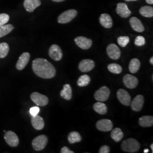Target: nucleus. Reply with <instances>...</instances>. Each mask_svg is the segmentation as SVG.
<instances>
[{
    "label": "nucleus",
    "instance_id": "f257e3e1",
    "mask_svg": "<svg viewBox=\"0 0 153 153\" xmlns=\"http://www.w3.org/2000/svg\"><path fill=\"white\" fill-rule=\"evenodd\" d=\"M33 71L40 78L44 79L52 78L56 76V69L50 62L42 58L36 59L33 61Z\"/></svg>",
    "mask_w": 153,
    "mask_h": 153
},
{
    "label": "nucleus",
    "instance_id": "f03ea898",
    "mask_svg": "<svg viewBox=\"0 0 153 153\" xmlns=\"http://www.w3.org/2000/svg\"><path fill=\"white\" fill-rule=\"evenodd\" d=\"M140 143L137 141L136 139L130 138L125 141H124L121 143V149L126 152L128 153H136L140 148Z\"/></svg>",
    "mask_w": 153,
    "mask_h": 153
},
{
    "label": "nucleus",
    "instance_id": "7ed1b4c3",
    "mask_svg": "<svg viewBox=\"0 0 153 153\" xmlns=\"http://www.w3.org/2000/svg\"><path fill=\"white\" fill-rule=\"evenodd\" d=\"M48 143V138L44 134L35 137L32 141V146L35 150L40 151L43 150Z\"/></svg>",
    "mask_w": 153,
    "mask_h": 153
},
{
    "label": "nucleus",
    "instance_id": "20e7f679",
    "mask_svg": "<svg viewBox=\"0 0 153 153\" xmlns=\"http://www.w3.org/2000/svg\"><path fill=\"white\" fill-rule=\"evenodd\" d=\"M77 15V11L74 9H69L63 12L58 17L57 21L59 23L65 24L71 21Z\"/></svg>",
    "mask_w": 153,
    "mask_h": 153
},
{
    "label": "nucleus",
    "instance_id": "39448f33",
    "mask_svg": "<svg viewBox=\"0 0 153 153\" xmlns=\"http://www.w3.org/2000/svg\"><path fill=\"white\" fill-rule=\"evenodd\" d=\"M30 98L35 104L39 106L47 105L49 102V99L47 96L38 92L32 93Z\"/></svg>",
    "mask_w": 153,
    "mask_h": 153
},
{
    "label": "nucleus",
    "instance_id": "423d86ee",
    "mask_svg": "<svg viewBox=\"0 0 153 153\" xmlns=\"http://www.w3.org/2000/svg\"><path fill=\"white\" fill-rule=\"evenodd\" d=\"M110 95L109 88L103 86L96 91L94 94V98L99 102H104L108 100Z\"/></svg>",
    "mask_w": 153,
    "mask_h": 153
},
{
    "label": "nucleus",
    "instance_id": "0eeeda50",
    "mask_svg": "<svg viewBox=\"0 0 153 153\" xmlns=\"http://www.w3.org/2000/svg\"><path fill=\"white\" fill-rule=\"evenodd\" d=\"M117 97L121 104L129 106L131 103V97L129 94L124 89H119L117 92Z\"/></svg>",
    "mask_w": 153,
    "mask_h": 153
},
{
    "label": "nucleus",
    "instance_id": "6e6552de",
    "mask_svg": "<svg viewBox=\"0 0 153 153\" xmlns=\"http://www.w3.org/2000/svg\"><path fill=\"white\" fill-rule=\"evenodd\" d=\"M4 139L6 143L11 147H16L19 143V138L14 131H6Z\"/></svg>",
    "mask_w": 153,
    "mask_h": 153
},
{
    "label": "nucleus",
    "instance_id": "1a4fd4ad",
    "mask_svg": "<svg viewBox=\"0 0 153 153\" xmlns=\"http://www.w3.org/2000/svg\"><path fill=\"white\" fill-rule=\"evenodd\" d=\"M107 53L109 58L112 60H118L120 57V50L115 44H110L107 46Z\"/></svg>",
    "mask_w": 153,
    "mask_h": 153
},
{
    "label": "nucleus",
    "instance_id": "9d476101",
    "mask_svg": "<svg viewBox=\"0 0 153 153\" xmlns=\"http://www.w3.org/2000/svg\"><path fill=\"white\" fill-rule=\"evenodd\" d=\"M49 55L50 57L53 60L60 61L62 57L63 53L62 50L59 45L56 44H53L49 48Z\"/></svg>",
    "mask_w": 153,
    "mask_h": 153
},
{
    "label": "nucleus",
    "instance_id": "9b49d317",
    "mask_svg": "<svg viewBox=\"0 0 153 153\" xmlns=\"http://www.w3.org/2000/svg\"><path fill=\"white\" fill-rule=\"evenodd\" d=\"M74 41L79 48L84 50L89 49L93 44V42L90 39L83 36H78L74 39Z\"/></svg>",
    "mask_w": 153,
    "mask_h": 153
},
{
    "label": "nucleus",
    "instance_id": "f8f14e48",
    "mask_svg": "<svg viewBox=\"0 0 153 153\" xmlns=\"http://www.w3.org/2000/svg\"><path fill=\"white\" fill-rule=\"evenodd\" d=\"M96 126L100 131H108L112 130L113 124L112 122L108 119H102L97 121Z\"/></svg>",
    "mask_w": 153,
    "mask_h": 153
},
{
    "label": "nucleus",
    "instance_id": "ddd939ff",
    "mask_svg": "<svg viewBox=\"0 0 153 153\" xmlns=\"http://www.w3.org/2000/svg\"><path fill=\"white\" fill-rule=\"evenodd\" d=\"M95 62L90 59H85L81 61L79 65L78 68L80 71L86 73L92 71L95 67Z\"/></svg>",
    "mask_w": 153,
    "mask_h": 153
},
{
    "label": "nucleus",
    "instance_id": "4468645a",
    "mask_svg": "<svg viewBox=\"0 0 153 153\" xmlns=\"http://www.w3.org/2000/svg\"><path fill=\"white\" fill-rule=\"evenodd\" d=\"M30 59V54L28 52H24L20 56L16 64V69L19 71L23 70L27 65Z\"/></svg>",
    "mask_w": 153,
    "mask_h": 153
},
{
    "label": "nucleus",
    "instance_id": "2eb2a0df",
    "mask_svg": "<svg viewBox=\"0 0 153 153\" xmlns=\"http://www.w3.org/2000/svg\"><path fill=\"white\" fill-rule=\"evenodd\" d=\"M123 83L128 88H134L138 84V80L136 76L131 74H126L123 77Z\"/></svg>",
    "mask_w": 153,
    "mask_h": 153
},
{
    "label": "nucleus",
    "instance_id": "dca6fc26",
    "mask_svg": "<svg viewBox=\"0 0 153 153\" xmlns=\"http://www.w3.org/2000/svg\"><path fill=\"white\" fill-rule=\"evenodd\" d=\"M144 97L142 95H138L131 102V108L133 111L139 112L142 109L144 103Z\"/></svg>",
    "mask_w": 153,
    "mask_h": 153
},
{
    "label": "nucleus",
    "instance_id": "f3484780",
    "mask_svg": "<svg viewBox=\"0 0 153 153\" xmlns=\"http://www.w3.org/2000/svg\"><path fill=\"white\" fill-rule=\"evenodd\" d=\"M116 12L118 15L122 18H128L131 16V11L128 9L127 5L125 3H118L117 4Z\"/></svg>",
    "mask_w": 153,
    "mask_h": 153
},
{
    "label": "nucleus",
    "instance_id": "a211bd4d",
    "mask_svg": "<svg viewBox=\"0 0 153 153\" xmlns=\"http://www.w3.org/2000/svg\"><path fill=\"white\" fill-rule=\"evenodd\" d=\"M41 5V0H25L23 6L26 10L32 13Z\"/></svg>",
    "mask_w": 153,
    "mask_h": 153
},
{
    "label": "nucleus",
    "instance_id": "6ab92c4d",
    "mask_svg": "<svg viewBox=\"0 0 153 153\" xmlns=\"http://www.w3.org/2000/svg\"><path fill=\"white\" fill-rule=\"evenodd\" d=\"M129 23L131 28L137 32L142 33L145 30V28L142 25V22L136 17H131L129 20Z\"/></svg>",
    "mask_w": 153,
    "mask_h": 153
},
{
    "label": "nucleus",
    "instance_id": "aec40b11",
    "mask_svg": "<svg viewBox=\"0 0 153 153\" xmlns=\"http://www.w3.org/2000/svg\"><path fill=\"white\" fill-rule=\"evenodd\" d=\"M99 22L101 25L105 28H110L113 25V21L108 14H102L99 17Z\"/></svg>",
    "mask_w": 153,
    "mask_h": 153
},
{
    "label": "nucleus",
    "instance_id": "412c9836",
    "mask_svg": "<svg viewBox=\"0 0 153 153\" xmlns=\"http://www.w3.org/2000/svg\"><path fill=\"white\" fill-rule=\"evenodd\" d=\"M31 124L33 127L36 130H42L44 127V121L43 119L39 116L36 115L35 116H32L31 118Z\"/></svg>",
    "mask_w": 153,
    "mask_h": 153
},
{
    "label": "nucleus",
    "instance_id": "4be33fe9",
    "mask_svg": "<svg viewBox=\"0 0 153 153\" xmlns=\"http://www.w3.org/2000/svg\"><path fill=\"white\" fill-rule=\"evenodd\" d=\"M60 96L66 100H69L72 98V88L69 84L64 85L62 90L60 91Z\"/></svg>",
    "mask_w": 153,
    "mask_h": 153
},
{
    "label": "nucleus",
    "instance_id": "5701e85b",
    "mask_svg": "<svg viewBox=\"0 0 153 153\" xmlns=\"http://www.w3.org/2000/svg\"><path fill=\"white\" fill-rule=\"evenodd\" d=\"M139 124L142 127H150L153 126V117L152 116H143L139 119Z\"/></svg>",
    "mask_w": 153,
    "mask_h": 153
},
{
    "label": "nucleus",
    "instance_id": "b1692460",
    "mask_svg": "<svg viewBox=\"0 0 153 153\" xmlns=\"http://www.w3.org/2000/svg\"><path fill=\"white\" fill-rule=\"evenodd\" d=\"M94 109L95 112L100 115H104L107 112V107L106 105L102 102H98L94 104Z\"/></svg>",
    "mask_w": 153,
    "mask_h": 153
},
{
    "label": "nucleus",
    "instance_id": "393cba45",
    "mask_svg": "<svg viewBox=\"0 0 153 153\" xmlns=\"http://www.w3.org/2000/svg\"><path fill=\"white\" fill-rule=\"evenodd\" d=\"M111 137L115 142H119L124 137V133L120 128H116L111 132Z\"/></svg>",
    "mask_w": 153,
    "mask_h": 153
},
{
    "label": "nucleus",
    "instance_id": "a878e982",
    "mask_svg": "<svg viewBox=\"0 0 153 153\" xmlns=\"http://www.w3.org/2000/svg\"><path fill=\"white\" fill-rule=\"evenodd\" d=\"M141 66V62L137 59H131L129 65V69L131 73H136L138 71Z\"/></svg>",
    "mask_w": 153,
    "mask_h": 153
},
{
    "label": "nucleus",
    "instance_id": "bb28decb",
    "mask_svg": "<svg viewBox=\"0 0 153 153\" xmlns=\"http://www.w3.org/2000/svg\"><path fill=\"white\" fill-rule=\"evenodd\" d=\"M68 140L69 142L72 144L76 142H81L82 141V137L78 132L71 131L68 135Z\"/></svg>",
    "mask_w": 153,
    "mask_h": 153
},
{
    "label": "nucleus",
    "instance_id": "cd10ccee",
    "mask_svg": "<svg viewBox=\"0 0 153 153\" xmlns=\"http://www.w3.org/2000/svg\"><path fill=\"white\" fill-rule=\"evenodd\" d=\"M140 13L143 16L152 18L153 16V7L149 6H144L140 8Z\"/></svg>",
    "mask_w": 153,
    "mask_h": 153
},
{
    "label": "nucleus",
    "instance_id": "c85d7f7f",
    "mask_svg": "<svg viewBox=\"0 0 153 153\" xmlns=\"http://www.w3.org/2000/svg\"><path fill=\"white\" fill-rule=\"evenodd\" d=\"M14 28L11 24L4 25L0 27V38L4 37L11 32Z\"/></svg>",
    "mask_w": 153,
    "mask_h": 153
},
{
    "label": "nucleus",
    "instance_id": "c756f323",
    "mask_svg": "<svg viewBox=\"0 0 153 153\" xmlns=\"http://www.w3.org/2000/svg\"><path fill=\"white\" fill-rule=\"evenodd\" d=\"M91 81L90 77L86 74L82 75L80 76L78 81H77V85L79 87H85L88 86Z\"/></svg>",
    "mask_w": 153,
    "mask_h": 153
},
{
    "label": "nucleus",
    "instance_id": "7c9ffc66",
    "mask_svg": "<svg viewBox=\"0 0 153 153\" xmlns=\"http://www.w3.org/2000/svg\"><path fill=\"white\" fill-rule=\"evenodd\" d=\"M9 52V46L6 43H0V58H5Z\"/></svg>",
    "mask_w": 153,
    "mask_h": 153
},
{
    "label": "nucleus",
    "instance_id": "2f4dec72",
    "mask_svg": "<svg viewBox=\"0 0 153 153\" xmlns=\"http://www.w3.org/2000/svg\"><path fill=\"white\" fill-rule=\"evenodd\" d=\"M108 69L111 73L114 74H120L122 71V67L120 65L117 64H110L108 65Z\"/></svg>",
    "mask_w": 153,
    "mask_h": 153
},
{
    "label": "nucleus",
    "instance_id": "473e14b6",
    "mask_svg": "<svg viewBox=\"0 0 153 153\" xmlns=\"http://www.w3.org/2000/svg\"><path fill=\"white\" fill-rule=\"evenodd\" d=\"M129 42V38L128 36H119L117 38V43L121 47H126Z\"/></svg>",
    "mask_w": 153,
    "mask_h": 153
},
{
    "label": "nucleus",
    "instance_id": "72a5a7b5",
    "mask_svg": "<svg viewBox=\"0 0 153 153\" xmlns=\"http://www.w3.org/2000/svg\"><path fill=\"white\" fill-rule=\"evenodd\" d=\"M10 19V16L6 14V13H2L0 14V27L6 24L9 22Z\"/></svg>",
    "mask_w": 153,
    "mask_h": 153
},
{
    "label": "nucleus",
    "instance_id": "f704fd0d",
    "mask_svg": "<svg viewBox=\"0 0 153 153\" xmlns=\"http://www.w3.org/2000/svg\"><path fill=\"white\" fill-rule=\"evenodd\" d=\"M146 43L145 39L142 36H138L134 41V44L138 47H141Z\"/></svg>",
    "mask_w": 153,
    "mask_h": 153
},
{
    "label": "nucleus",
    "instance_id": "c9c22d12",
    "mask_svg": "<svg viewBox=\"0 0 153 153\" xmlns=\"http://www.w3.org/2000/svg\"><path fill=\"white\" fill-rule=\"evenodd\" d=\"M40 111V108L38 107H33L30 109V114L32 116H35L38 115Z\"/></svg>",
    "mask_w": 153,
    "mask_h": 153
},
{
    "label": "nucleus",
    "instance_id": "e433bc0d",
    "mask_svg": "<svg viewBox=\"0 0 153 153\" xmlns=\"http://www.w3.org/2000/svg\"><path fill=\"white\" fill-rule=\"evenodd\" d=\"M110 152V149L108 146L104 145L100 148L99 153H109Z\"/></svg>",
    "mask_w": 153,
    "mask_h": 153
},
{
    "label": "nucleus",
    "instance_id": "4c0bfd02",
    "mask_svg": "<svg viewBox=\"0 0 153 153\" xmlns=\"http://www.w3.org/2000/svg\"><path fill=\"white\" fill-rule=\"evenodd\" d=\"M61 153H74V152L68 148L66 146H64L61 150Z\"/></svg>",
    "mask_w": 153,
    "mask_h": 153
},
{
    "label": "nucleus",
    "instance_id": "58836bf2",
    "mask_svg": "<svg viewBox=\"0 0 153 153\" xmlns=\"http://www.w3.org/2000/svg\"><path fill=\"white\" fill-rule=\"evenodd\" d=\"M146 2L149 4H153V0H146Z\"/></svg>",
    "mask_w": 153,
    "mask_h": 153
},
{
    "label": "nucleus",
    "instance_id": "ea45409f",
    "mask_svg": "<svg viewBox=\"0 0 153 153\" xmlns=\"http://www.w3.org/2000/svg\"><path fill=\"white\" fill-rule=\"evenodd\" d=\"M150 62L152 65H153V57H152L151 59H150Z\"/></svg>",
    "mask_w": 153,
    "mask_h": 153
},
{
    "label": "nucleus",
    "instance_id": "a19ab883",
    "mask_svg": "<svg viewBox=\"0 0 153 153\" xmlns=\"http://www.w3.org/2000/svg\"><path fill=\"white\" fill-rule=\"evenodd\" d=\"M54 2H62L64 1L65 0H52Z\"/></svg>",
    "mask_w": 153,
    "mask_h": 153
},
{
    "label": "nucleus",
    "instance_id": "79ce46f5",
    "mask_svg": "<svg viewBox=\"0 0 153 153\" xmlns=\"http://www.w3.org/2000/svg\"><path fill=\"white\" fill-rule=\"evenodd\" d=\"M149 149H145L144 150V151H143V153H148V152H149Z\"/></svg>",
    "mask_w": 153,
    "mask_h": 153
},
{
    "label": "nucleus",
    "instance_id": "37998d69",
    "mask_svg": "<svg viewBox=\"0 0 153 153\" xmlns=\"http://www.w3.org/2000/svg\"><path fill=\"white\" fill-rule=\"evenodd\" d=\"M150 148L152 149V152L153 153V144L152 143L151 144V146H150Z\"/></svg>",
    "mask_w": 153,
    "mask_h": 153
},
{
    "label": "nucleus",
    "instance_id": "c03bdc74",
    "mask_svg": "<svg viewBox=\"0 0 153 153\" xmlns=\"http://www.w3.org/2000/svg\"><path fill=\"white\" fill-rule=\"evenodd\" d=\"M124 1H127V2H130V1H137V0H124Z\"/></svg>",
    "mask_w": 153,
    "mask_h": 153
}]
</instances>
